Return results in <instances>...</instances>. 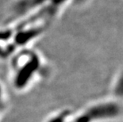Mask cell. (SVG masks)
<instances>
[{"instance_id": "cell-1", "label": "cell", "mask_w": 123, "mask_h": 122, "mask_svg": "<svg viewBox=\"0 0 123 122\" xmlns=\"http://www.w3.org/2000/svg\"><path fill=\"white\" fill-rule=\"evenodd\" d=\"M43 57L33 49L25 48L16 52L11 60L12 83L16 90L26 89L44 71Z\"/></svg>"}, {"instance_id": "cell-2", "label": "cell", "mask_w": 123, "mask_h": 122, "mask_svg": "<svg viewBox=\"0 0 123 122\" xmlns=\"http://www.w3.org/2000/svg\"><path fill=\"white\" fill-rule=\"evenodd\" d=\"M121 113V107L116 102H105L91 105L83 114L89 122L114 119Z\"/></svg>"}, {"instance_id": "cell-3", "label": "cell", "mask_w": 123, "mask_h": 122, "mask_svg": "<svg viewBox=\"0 0 123 122\" xmlns=\"http://www.w3.org/2000/svg\"><path fill=\"white\" fill-rule=\"evenodd\" d=\"M113 92L115 97L117 98H123V71L117 75L114 80Z\"/></svg>"}, {"instance_id": "cell-4", "label": "cell", "mask_w": 123, "mask_h": 122, "mask_svg": "<svg viewBox=\"0 0 123 122\" xmlns=\"http://www.w3.org/2000/svg\"><path fill=\"white\" fill-rule=\"evenodd\" d=\"M6 93L2 84L0 82V115L3 113L6 108Z\"/></svg>"}, {"instance_id": "cell-5", "label": "cell", "mask_w": 123, "mask_h": 122, "mask_svg": "<svg viewBox=\"0 0 123 122\" xmlns=\"http://www.w3.org/2000/svg\"><path fill=\"white\" fill-rule=\"evenodd\" d=\"M72 1L73 2V3H75L77 6H83L89 2L90 0H72Z\"/></svg>"}]
</instances>
